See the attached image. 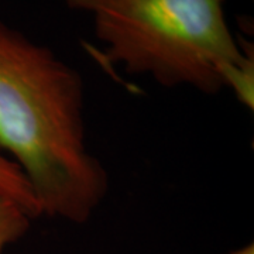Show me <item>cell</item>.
<instances>
[{
    "instance_id": "cell-4",
    "label": "cell",
    "mask_w": 254,
    "mask_h": 254,
    "mask_svg": "<svg viewBox=\"0 0 254 254\" xmlns=\"http://www.w3.org/2000/svg\"><path fill=\"white\" fill-rule=\"evenodd\" d=\"M31 219L16 203L0 195V253L27 233Z\"/></svg>"
},
{
    "instance_id": "cell-2",
    "label": "cell",
    "mask_w": 254,
    "mask_h": 254,
    "mask_svg": "<svg viewBox=\"0 0 254 254\" xmlns=\"http://www.w3.org/2000/svg\"><path fill=\"white\" fill-rule=\"evenodd\" d=\"M89 13L102 63L167 88L235 92L253 108V54L227 26L223 0H64Z\"/></svg>"
},
{
    "instance_id": "cell-1",
    "label": "cell",
    "mask_w": 254,
    "mask_h": 254,
    "mask_svg": "<svg viewBox=\"0 0 254 254\" xmlns=\"http://www.w3.org/2000/svg\"><path fill=\"white\" fill-rule=\"evenodd\" d=\"M79 72L0 21V147L30 182L41 215L85 223L109 177L89 153Z\"/></svg>"
},
{
    "instance_id": "cell-5",
    "label": "cell",
    "mask_w": 254,
    "mask_h": 254,
    "mask_svg": "<svg viewBox=\"0 0 254 254\" xmlns=\"http://www.w3.org/2000/svg\"><path fill=\"white\" fill-rule=\"evenodd\" d=\"M229 254H254L253 245H247L245 247H242L239 250H235V252H232V253Z\"/></svg>"
},
{
    "instance_id": "cell-3",
    "label": "cell",
    "mask_w": 254,
    "mask_h": 254,
    "mask_svg": "<svg viewBox=\"0 0 254 254\" xmlns=\"http://www.w3.org/2000/svg\"><path fill=\"white\" fill-rule=\"evenodd\" d=\"M0 195L11 200L30 219L41 216L33 188L16 164L0 154Z\"/></svg>"
}]
</instances>
